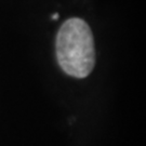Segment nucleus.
<instances>
[{
	"mask_svg": "<svg viewBox=\"0 0 146 146\" xmlns=\"http://www.w3.org/2000/svg\"><path fill=\"white\" fill-rule=\"evenodd\" d=\"M56 58L63 72L75 78L90 75L95 65V47L91 28L78 17L63 23L55 40Z\"/></svg>",
	"mask_w": 146,
	"mask_h": 146,
	"instance_id": "1",
	"label": "nucleus"
}]
</instances>
